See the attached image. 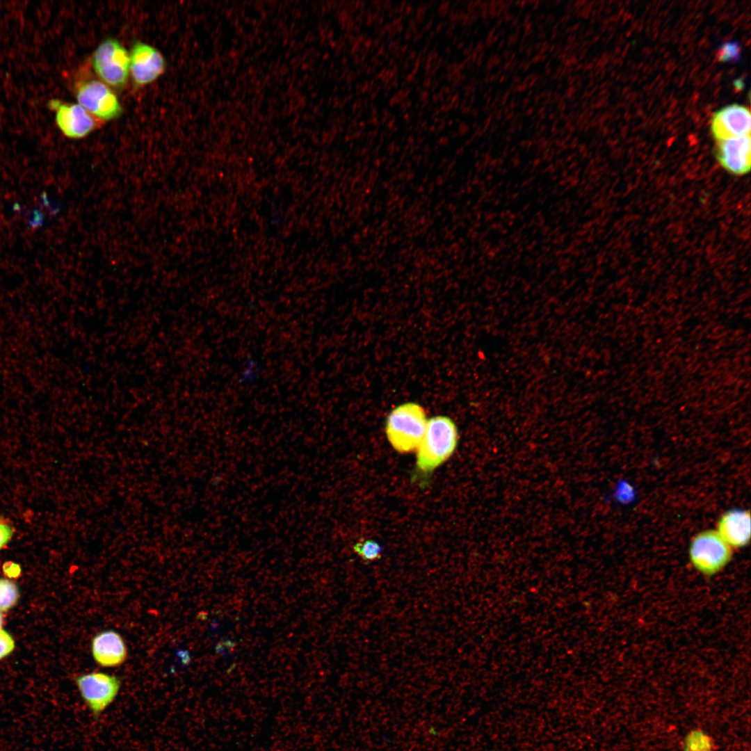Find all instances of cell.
Returning a JSON list of instances; mask_svg holds the SVG:
<instances>
[{"label":"cell","instance_id":"19","mask_svg":"<svg viewBox=\"0 0 751 751\" xmlns=\"http://www.w3.org/2000/svg\"><path fill=\"white\" fill-rule=\"evenodd\" d=\"M2 622H3V617H2L1 613H0V629H1Z\"/></svg>","mask_w":751,"mask_h":751},{"label":"cell","instance_id":"12","mask_svg":"<svg viewBox=\"0 0 751 751\" xmlns=\"http://www.w3.org/2000/svg\"><path fill=\"white\" fill-rule=\"evenodd\" d=\"M750 519L748 510H729L719 517L716 531L732 549H741L750 543Z\"/></svg>","mask_w":751,"mask_h":751},{"label":"cell","instance_id":"5","mask_svg":"<svg viewBox=\"0 0 751 751\" xmlns=\"http://www.w3.org/2000/svg\"><path fill=\"white\" fill-rule=\"evenodd\" d=\"M92 65L102 82L114 88L122 89L129 74V54L117 40L108 38L95 50Z\"/></svg>","mask_w":751,"mask_h":751},{"label":"cell","instance_id":"14","mask_svg":"<svg viewBox=\"0 0 751 751\" xmlns=\"http://www.w3.org/2000/svg\"><path fill=\"white\" fill-rule=\"evenodd\" d=\"M19 598V590L11 581L0 579V611H6L15 605Z\"/></svg>","mask_w":751,"mask_h":751},{"label":"cell","instance_id":"3","mask_svg":"<svg viewBox=\"0 0 751 751\" xmlns=\"http://www.w3.org/2000/svg\"><path fill=\"white\" fill-rule=\"evenodd\" d=\"M732 549L716 530H703L691 539L688 557L698 572L712 576L720 572L732 560Z\"/></svg>","mask_w":751,"mask_h":751},{"label":"cell","instance_id":"6","mask_svg":"<svg viewBox=\"0 0 751 751\" xmlns=\"http://www.w3.org/2000/svg\"><path fill=\"white\" fill-rule=\"evenodd\" d=\"M77 104L95 118L108 121L119 117L122 106L108 86L97 79L79 82L75 86Z\"/></svg>","mask_w":751,"mask_h":751},{"label":"cell","instance_id":"13","mask_svg":"<svg viewBox=\"0 0 751 751\" xmlns=\"http://www.w3.org/2000/svg\"><path fill=\"white\" fill-rule=\"evenodd\" d=\"M354 551L364 562H372L381 558L382 547L376 540L366 539L357 542L353 547Z\"/></svg>","mask_w":751,"mask_h":751},{"label":"cell","instance_id":"18","mask_svg":"<svg viewBox=\"0 0 751 751\" xmlns=\"http://www.w3.org/2000/svg\"><path fill=\"white\" fill-rule=\"evenodd\" d=\"M12 535V528L6 524L0 522V549L8 543Z\"/></svg>","mask_w":751,"mask_h":751},{"label":"cell","instance_id":"16","mask_svg":"<svg viewBox=\"0 0 751 751\" xmlns=\"http://www.w3.org/2000/svg\"><path fill=\"white\" fill-rule=\"evenodd\" d=\"M15 647L12 636L6 631L0 629V659L8 655Z\"/></svg>","mask_w":751,"mask_h":751},{"label":"cell","instance_id":"9","mask_svg":"<svg viewBox=\"0 0 751 751\" xmlns=\"http://www.w3.org/2000/svg\"><path fill=\"white\" fill-rule=\"evenodd\" d=\"M751 115L747 107L733 104L713 115L711 130L717 140L750 135Z\"/></svg>","mask_w":751,"mask_h":751},{"label":"cell","instance_id":"8","mask_svg":"<svg viewBox=\"0 0 751 751\" xmlns=\"http://www.w3.org/2000/svg\"><path fill=\"white\" fill-rule=\"evenodd\" d=\"M165 60L161 53L147 43L136 42L129 54V73L136 85L155 81L164 72Z\"/></svg>","mask_w":751,"mask_h":751},{"label":"cell","instance_id":"10","mask_svg":"<svg viewBox=\"0 0 751 751\" xmlns=\"http://www.w3.org/2000/svg\"><path fill=\"white\" fill-rule=\"evenodd\" d=\"M716 156L729 173L737 176L748 173L751 164L750 135L717 140Z\"/></svg>","mask_w":751,"mask_h":751},{"label":"cell","instance_id":"15","mask_svg":"<svg viewBox=\"0 0 751 751\" xmlns=\"http://www.w3.org/2000/svg\"><path fill=\"white\" fill-rule=\"evenodd\" d=\"M741 57V45L737 42L723 44L718 51L717 58L720 62L738 60Z\"/></svg>","mask_w":751,"mask_h":751},{"label":"cell","instance_id":"1","mask_svg":"<svg viewBox=\"0 0 751 751\" xmlns=\"http://www.w3.org/2000/svg\"><path fill=\"white\" fill-rule=\"evenodd\" d=\"M458 441L455 422L446 416L428 419L424 436L417 449V469L428 475L454 453Z\"/></svg>","mask_w":751,"mask_h":751},{"label":"cell","instance_id":"2","mask_svg":"<svg viewBox=\"0 0 751 751\" xmlns=\"http://www.w3.org/2000/svg\"><path fill=\"white\" fill-rule=\"evenodd\" d=\"M427 421L425 410L417 403L407 402L395 407L385 424L391 446L401 453L416 451L424 436Z\"/></svg>","mask_w":751,"mask_h":751},{"label":"cell","instance_id":"7","mask_svg":"<svg viewBox=\"0 0 751 751\" xmlns=\"http://www.w3.org/2000/svg\"><path fill=\"white\" fill-rule=\"evenodd\" d=\"M47 106L54 113L58 128L68 138H83L97 126L95 118L79 104L51 99Z\"/></svg>","mask_w":751,"mask_h":751},{"label":"cell","instance_id":"11","mask_svg":"<svg viewBox=\"0 0 751 751\" xmlns=\"http://www.w3.org/2000/svg\"><path fill=\"white\" fill-rule=\"evenodd\" d=\"M90 649L95 662L101 667L114 668L125 662L128 656L127 645L122 636L114 630L97 633L91 640Z\"/></svg>","mask_w":751,"mask_h":751},{"label":"cell","instance_id":"17","mask_svg":"<svg viewBox=\"0 0 751 751\" xmlns=\"http://www.w3.org/2000/svg\"><path fill=\"white\" fill-rule=\"evenodd\" d=\"M4 574L9 578H17L21 574L20 566L13 562H6L3 565Z\"/></svg>","mask_w":751,"mask_h":751},{"label":"cell","instance_id":"4","mask_svg":"<svg viewBox=\"0 0 751 751\" xmlns=\"http://www.w3.org/2000/svg\"><path fill=\"white\" fill-rule=\"evenodd\" d=\"M74 683L95 720H97L115 702L122 687L120 677L99 671L77 675Z\"/></svg>","mask_w":751,"mask_h":751}]
</instances>
